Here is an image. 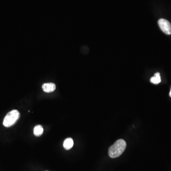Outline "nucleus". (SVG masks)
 <instances>
[{
    "mask_svg": "<svg viewBox=\"0 0 171 171\" xmlns=\"http://www.w3.org/2000/svg\"><path fill=\"white\" fill-rule=\"evenodd\" d=\"M127 147V143L123 139H119L109 148V156L112 158L119 157L122 154Z\"/></svg>",
    "mask_w": 171,
    "mask_h": 171,
    "instance_id": "obj_1",
    "label": "nucleus"
},
{
    "mask_svg": "<svg viewBox=\"0 0 171 171\" xmlns=\"http://www.w3.org/2000/svg\"><path fill=\"white\" fill-rule=\"evenodd\" d=\"M20 117L19 112L17 110H13L9 112L4 117L3 125L4 127L9 128L16 123Z\"/></svg>",
    "mask_w": 171,
    "mask_h": 171,
    "instance_id": "obj_2",
    "label": "nucleus"
},
{
    "mask_svg": "<svg viewBox=\"0 0 171 171\" xmlns=\"http://www.w3.org/2000/svg\"><path fill=\"white\" fill-rule=\"evenodd\" d=\"M158 24L163 32L167 35H171V24L169 21L164 19H160L158 21Z\"/></svg>",
    "mask_w": 171,
    "mask_h": 171,
    "instance_id": "obj_3",
    "label": "nucleus"
},
{
    "mask_svg": "<svg viewBox=\"0 0 171 171\" xmlns=\"http://www.w3.org/2000/svg\"><path fill=\"white\" fill-rule=\"evenodd\" d=\"M44 91L46 93L52 92L55 90V84L52 83H44L42 86Z\"/></svg>",
    "mask_w": 171,
    "mask_h": 171,
    "instance_id": "obj_4",
    "label": "nucleus"
},
{
    "mask_svg": "<svg viewBox=\"0 0 171 171\" xmlns=\"http://www.w3.org/2000/svg\"><path fill=\"white\" fill-rule=\"evenodd\" d=\"M74 145V142L71 138H68L65 139L63 143V147L66 150H69Z\"/></svg>",
    "mask_w": 171,
    "mask_h": 171,
    "instance_id": "obj_5",
    "label": "nucleus"
},
{
    "mask_svg": "<svg viewBox=\"0 0 171 171\" xmlns=\"http://www.w3.org/2000/svg\"><path fill=\"white\" fill-rule=\"evenodd\" d=\"M33 133L36 136H41L43 133V128L41 125H36L33 129Z\"/></svg>",
    "mask_w": 171,
    "mask_h": 171,
    "instance_id": "obj_6",
    "label": "nucleus"
},
{
    "mask_svg": "<svg viewBox=\"0 0 171 171\" xmlns=\"http://www.w3.org/2000/svg\"><path fill=\"white\" fill-rule=\"evenodd\" d=\"M150 82L154 84H158L161 82L160 74L159 72H156L154 74V76L150 79Z\"/></svg>",
    "mask_w": 171,
    "mask_h": 171,
    "instance_id": "obj_7",
    "label": "nucleus"
},
{
    "mask_svg": "<svg viewBox=\"0 0 171 171\" xmlns=\"http://www.w3.org/2000/svg\"><path fill=\"white\" fill-rule=\"evenodd\" d=\"M169 95H170V97H171V91H170V94H169Z\"/></svg>",
    "mask_w": 171,
    "mask_h": 171,
    "instance_id": "obj_8",
    "label": "nucleus"
},
{
    "mask_svg": "<svg viewBox=\"0 0 171 171\" xmlns=\"http://www.w3.org/2000/svg\"></svg>",
    "mask_w": 171,
    "mask_h": 171,
    "instance_id": "obj_9",
    "label": "nucleus"
}]
</instances>
